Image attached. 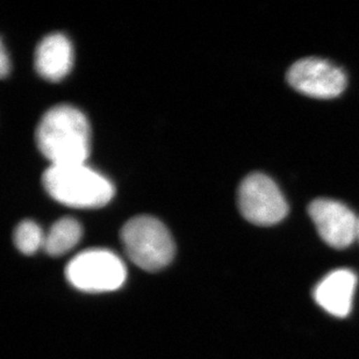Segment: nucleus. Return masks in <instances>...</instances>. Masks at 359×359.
I'll return each mask as SVG.
<instances>
[{
  "mask_svg": "<svg viewBox=\"0 0 359 359\" xmlns=\"http://www.w3.org/2000/svg\"><path fill=\"white\" fill-rule=\"evenodd\" d=\"M35 140L51 165L79 164L90 156L91 127L86 116L74 106H55L40 120Z\"/></svg>",
  "mask_w": 359,
  "mask_h": 359,
  "instance_id": "nucleus-1",
  "label": "nucleus"
},
{
  "mask_svg": "<svg viewBox=\"0 0 359 359\" xmlns=\"http://www.w3.org/2000/svg\"><path fill=\"white\" fill-rule=\"evenodd\" d=\"M53 199L74 208H99L114 197V185L85 163L50 165L42 176Z\"/></svg>",
  "mask_w": 359,
  "mask_h": 359,
  "instance_id": "nucleus-2",
  "label": "nucleus"
},
{
  "mask_svg": "<svg viewBox=\"0 0 359 359\" xmlns=\"http://www.w3.org/2000/svg\"><path fill=\"white\" fill-rule=\"evenodd\" d=\"M120 238L127 257L144 271L163 270L176 254L169 229L156 217H133L122 227Z\"/></svg>",
  "mask_w": 359,
  "mask_h": 359,
  "instance_id": "nucleus-3",
  "label": "nucleus"
},
{
  "mask_svg": "<svg viewBox=\"0 0 359 359\" xmlns=\"http://www.w3.org/2000/svg\"><path fill=\"white\" fill-rule=\"evenodd\" d=\"M72 287L85 293H107L122 287L127 269L121 258L106 249H90L77 255L65 268Z\"/></svg>",
  "mask_w": 359,
  "mask_h": 359,
  "instance_id": "nucleus-4",
  "label": "nucleus"
},
{
  "mask_svg": "<svg viewBox=\"0 0 359 359\" xmlns=\"http://www.w3.org/2000/svg\"><path fill=\"white\" fill-rule=\"evenodd\" d=\"M238 205L244 219L257 226L279 224L288 212L287 203L278 185L261 172L244 178L238 187Z\"/></svg>",
  "mask_w": 359,
  "mask_h": 359,
  "instance_id": "nucleus-5",
  "label": "nucleus"
},
{
  "mask_svg": "<svg viewBox=\"0 0 359 359\" xmlns=\"http://www.w3.org/2000/svg\"><path fill=\"white\" fill-rule=\"evenodd\" d=\"M286 79L295 91L316 99L336 98L346 88V75L342 69L318 57L295 62Z\"/></svg>",
  "mask_w": 359,
  "mask_h": 359,
  "instance_id": "nucleus-6",
  "label": "nucleus"
},
{
  "mask_svg": "<svg viewBox=\"0 0 359 359\" xmlns=\"http://www.w3.org/2000/svg\"><path fill=\"white\" fill-rule=\"evenodd\" d=\"M309 214L320 236L335 249H346L358 238L359 219L344 203L316 199L309 203Z\"/></svg>",
  "mask_w": 359,
  "mask_h": 359,
  "instance_id": "nucleus-7",
  "label": "nucleus"
},
{
  "mask_svg": "<svg viewBox=\"0 0 359 359\" xmlns=\"http://www.w3.org/2000/svg\"><path fill=\"white\" fill-rule=\"evenodd\" d=\"M357 276L341 269L325 276L314 291V299L325 312L337 318H346L353 309Z\"/></svg>",
  "mask_w": 359,
  "mask_h": 359,
  "instance_id": "nucleus-8",
  "label": "nucleus"
},
{
  "mask_svg": "<svg viewBox=\"0 0 359 359\" xmlns=\"http://www.w3.org/2000/svg\"><path fill=\"white\" fill-rule=\"evenodd\" d=\"M34 65L42 79L60 81L68 76L74 65V49L65 35H47L35 51Z\"/></svg>",
  "mask_w": 359,
  "mask_h": 359,
  "instance_id": "nucleus-9",
  "label": "nucleus"
},
{
  "mask_svg": "<svg viewBox=\"0 0 359 359\" xmlns=\"http://www.w3.org/2000/svg\"><path fill=\"white\" fill-rule=\"evenodd\" d=\"M83 236V228L79 221L72 217H63L56 221L46 234L43 251L51 257H60L79 243Z\"/></svg>",
  "mask_w": 359,
  "mask_h": 359,
  "instance_id": "nucleus-10",
  "label": "nucleus"
},
{
  "mask_svg": "<svg viewBox=\"0 0 359 359\" xmlns=\"http://www.w3.org/2000/svg\"><path fill=\"white\" fill-rule=\"evenodd\" d=\"M46 234L36 222L25 220L18 224L13 233V242L18 250L22 254L34 255L36 251L43 250Z\"/></svg>",
  "mask_w": 359,
  "mask_h": 359,
  "instance_id": "nucleus-11",
  "label": "nucleus"
},
{
  "mask_svg": "<svg viewBox=\"0 0 359 359\" xmlns=\"http://www.w3.org/2000/svg\"><path fill=\"white\" fill-rule=\"evenodd\" d=\"M10 69V57H8V54H7L6 49H5V46H4V43H1V46H0V75H1L3 79H5L8 75Z\"/></svg>",
  "mask_w": 359,
  "mask_h": 359,
  "instance_id": "nucleus-12",
  "label": "nucleus"
},
{
  "mask_svg": "<svg viewBox=\"0 0 359 359\" xmlns=\"http://www.w3.org/2000/svg\"><path fill=\"white\" fill-rule=\"evenodd\" d=\"M358 238H359V229H358Z\"/></svg>",
  "mask_w": 359,
  "mask_h": 359,
  "instance_id": "nucleus-13",
  "label": "nucleus"
}]
</instances>
